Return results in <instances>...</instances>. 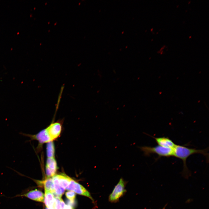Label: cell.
Listing matches in <instances>:
<instances>
[{"label": "cell", "mask_w": 209, "mask_h": 209, "mask_svg": "<svg viewBox=\"0 0 209 209\" xmlns=\"http://www.w3.org/2000/svg\"><path fill=\"white\" fill-rule=\"evenodd\" d=\"M173 156L181 160L183 163V172L185 173L188 172L186 161L187 158L190 155L196 154H201L208 158V148L202 149H196L184 146L176 145L173 149Z\"/></svg>", "instance_id": "1"}, {"label": "cell", "mask_w": 209, "mask_h": 209, "mask_svg": "<svg viewBox=\"0 0 209 209\" xmlns=\"http://www.w3.org/2000/svg\"><path fill=\"white\" fill-rule=\"evenodd\" d=\"M139 148L144 153L145 156H149L151 154H155L159 157H169L173 156V149L166 148L158 145L154 147L143 146Z\"/></svg>", "instance_id": "2"}, {"label": "cell", "mask_w": 209, "mask_h": 209, "mask_svg": "<svg viewBox=\"0 0 209 209\" xmlns=\"http://www.w3.org/2000/svg\"><path fill=\"white\" fill-rule=\"evenodd\" d=\"M125 192V183L123 179L121 178L110 195L109 201L111 202L117 201Z\"/></svg>", "instance_id": "3"}, {"label": "cell", "mask_w": 209, "mask_h": 209, "mask_svg": "<svg viewBox=\"0 0 209 209\" xmlns=\"http://www.w3.org/2000/svg\"><path fill=\"white\" fill-rule=\"evenodd\" d=\"M65 190L72 191L80 195L87 197L93 201V199L88 191L82 185L73 179Z\"/></svg>", "instance_id": "4"}, {"label": "cell", "mask_w": 209, "mask_h": 209, "mask_svg": "<svg viewBox=\"0 0 209 209\" xmlns=\"http://www.w3.org/2000/svg\"><path fill=\"white\" fill-rule=\"evenodd\" d=\"M61 121L52 123L46 128L52 141L57 138L60 134L62 129Z\"/></svg>", "instance_id": "5"}, {"label": "cell", "mask_w": 209, "mask_h": 209, "mask_svg": "<svg viewBox=\"0 0 209 209\" xmlns=\"http://www.w3.org/2000/svg\"><path fill=\"white\" fill-rule=\"evenodd\" d=\"M16 196L25 197L36 201L42 202H44V194L42 191L37 189L32 190Z\"/></svg>", "instance_id": "6"}, {"label": "cell", "mask_w": 209, "mask_h": 209, "mask_svg": "<svg viewBox=\"0 0 209 209\" xmlns=\"http://www.w3.org/2000/svg\"><path fill=\"white\" fill-rule=\"evenodd\" d=\"M57 168V162L55 158H47L46 166L47 178H51L55 175Z\"/></svg>", "instance_id": "7"}, {"label": "cell", "mask_w": 209, "mask_h": 209, "mask_svg": "<svg viewBox=\"0 0 209 209\" xmlns=\"http://www.w3.org/2000/svg\"><path fill=\"white\" fill-rule=\"evenodd\" d=\"M152 137L155 139L156 142L159 145L163 147L173 149L176 145L167 137Z\"/></svg>", "instance_id": "8"}, {"label": "cell", "mask_w": 209, "mask_h": 209, "mask_svg": "<svg viewBox=\"0 0 209 209\" xmlns=\"http://www.w3.org/2000/svg\"><path fill=\"white\" fill-rule=\"evenodd\" d=\"M44 202L48 209H56L55 197L51 192H45Z\"/></svg>", "instance_id": "9"}, {"label": "cell", "mask_w": 209, "mask_h": 209, "mask_svg": "<svg viewBox=\"0 0 209 209\" xmlns=\"http://www.w3.org/2000/svg\"><path fill=\"white\" fill-rule=\"evenodd\" d=\"M55 191V197L61 198L64 193L65 189L60 185L56 174L52 177Z\"/></svg>", "instance_id": "10"}, {"label": "cell", "mask_w": 209, "mask_h": 209, "mask_svg": "<svg viewBox=\"0 0 209 209\" xmlns=\"http://www.w3.org/2000/svg\"><path fill=\"white\" fill-rule=\"evenodd\" d=\"M56 176L60 185L65 190L72 179L63 174H56Z\"/></svg>", "instance_id": "11"}, {"label": "cell", "mask_w": 209, "mask_h": 209, "mask_svg": "<svg viewBox=\"0 0 209 209\" xmlns=\"http://www.w3.org/2000/svg\"><path fill=\"white\" fill-rule=\"evenodd\" d=\"M40 182L43 185L45 192H50L54 195L55 191L52 178H47L45 180Z\"/></svg>", "instance_id": "12"}, {"label": "cell", "mask_w": 209, "mask_h": 209, "mask_svg": "<svg viewBox=\"0 0 209 209\" xmlns=\"http://www.w3.org/2000/svg\"><path fill=\"white\" fill-rule=\"evenodd\" d=\"M55 148L53 141L47 143L46 145V154L47 158L54 157Z\"/></svg>", "instance_id": "13"}, {"label": "cell", "mask_w": 209, "mask_h": 209, "mask_svg": "<svg viewBox=\"0 0 209 209\" xmlns=\"http://www.w3.org/2000/svg\"><path fill=\"white\" fill-rule=\"evenodd\" d=\"M56 209H64L65 204L61 198L55 197Z\"/></svg>", "instance_id": "14"}, {"label": "cell", "mask_w": 209, "mask_h": 209, "mask_svg": "<svg viewBox=\"0 0 209 209\" xmlns=\"http://www.w3.org/2000/svg\"><path fill=\"white\" fill-rule=\"evenodd\" d=\"M65 196L71 202H74L76 197L75 192L72 191H68L66 192Z\"/></svg>", "instance_id": "15"}, {"label": "cell", "mask_w": 209, "mask_h": 209, "mask_svg": "<svg viewBox=\"0 0 209 209\" xmlns=\"http://www.w3.org/2000/svg\"><path fill=\"white\" fill-rule=\"evenodd\" d=\"M64 209H73V208L71 205H65Z\"/></svg>", "instance_id": "16"}]
</instances>
